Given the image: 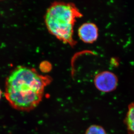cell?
<instances>
[{
  "instance_id": "6",
  "label": "cell",
  "mask_w": 134,
  "mask_h": 134,
  "mask_svg": "<svg viewBox=\"0 0 134 134\" xmlns=\"http://www.w3.org/2000/svg\"><path fill=\"white\" fill-rule=\"evenodd\" d=\"M85 134H107L104 128L97 125H91L86 130Z\"/></svg>"
},
{
  "instance_id": "1",
  "label": "cell",
  "mask_w": 134,
  "mask_h": 134,
  "mask_svg": "<svg viewBox=\"0 0 134 134\" xmlns=\"http://www.w3.org/2000/svg\"><path fill=\"white\" fill-rule=\"evenodd\" d=\"M51 81L49 76L40 74L35 69L18 66L7 79L5 98L14 109L30 111L42 101L45 87Z\"/></svg>"
},
{
  "instance_id": "3",
  "label": "cell",
  "mask_w": 134,
  "mask_h": 134,
  "mask_svg": "<svg viewBox=\"0 0 134 134\" xmlns=\"http://www.w3.org/2000/svg\"><path fill=\"white\" fill-rule=\"evenodd\" d=\"M95 86L99 91L109 92L114 91L118 84V77L109 71L100 72L95 77Z\"/></svg>"
},
{
  "instance_id": "5",
  "label": "cell",
  "mask_w": 134,
  "mask_h": 134,
  "mask_svg": "<svg viewBox=\"0 0 134 134\" xmlns=\"http://www.w3.org/2000/svg\"><path fill=\"white\" fill-rule=\"evenodd\" d=\"M125 122L130 134H134V103L129 105Z\"/></svg>"
},
{
  "instance_id": "7",
  "label": "cell",
  "mask_w": 134,
  "mask_h": 134,
  "mask_svg": "<svg viewBox=\"0 0 134 134\" xmlns=\"http://www.w3.org/2000/svg\"><path fill=\"white\" fill-rule=\"evenodd\" d=\"M1 95H2V92H1V90H0V99L1 98Z\"/></svg>"
},
{
  "instance_id": "4",
  "label": "cell",
  "mask_w": 134,
  "mask_h": 134,
  "mask_svg": "<svg viewBox=\"0 0 134 134\" xmlns=\"http://www.w3.org/2000/svg\"><path fill=\"white\" fill-rule=\"evenodd\" d=\"M79 34L81 39L84 42L91 43L97 39L98 29L93 23H85L79 28Z\"/></svg>"
},
{
  "instance_id": "2",
  "label": "cell",
  "mask_w": 134,
  "mask_h": 134,
  "mask_svg": "<svg viewBox=\"0 0 134 134\" xmlns=\"http://www.w3.org/2000/svg\"><path fill=\"white\" fill-rule=\"evenodd\" d=\"M81 16L74 4L55 2L47 10L45 21L50 32L58 39L71 45L76 42L73 39V27L77 18Z\"/></svg>"
}]
</instances>
